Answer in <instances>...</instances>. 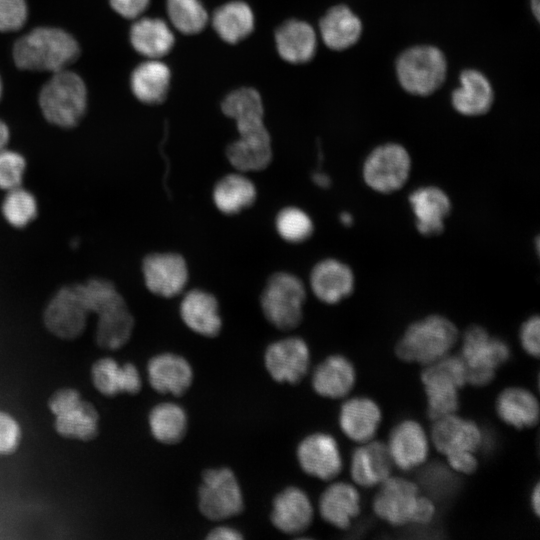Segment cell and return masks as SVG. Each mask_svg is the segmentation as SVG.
<instances>
[{
    "label": "cell",
    "instance_id": "19",
    "mask_svg": "<svg viewBox=\"0 0 540 540\" xmlns=\"http://www.w3.org/2000/svg\"><path fill=\"white\" fill-rule=\"evenodd\" d=\"M310 288L321 302L337 304L353 293L355 275L348 264L334 258L323 259L311 270Z\"/></svg>",
    "mask_w": 540,
    "mask_h": 540
},
{
    "label": "cell",
    "instance_id": "31",
    "mask_svg": "<svg viewBox=\"0 0 540 540\" xmlns=\"http://www.w3.org/2000/svg\"><path fill=\"white\" fill-rule=\"evenodd\" d=\"M360 495L357 489L346 482L329 485L319 499V512L323 520L346 529L360 513Z\"/></svg>",
    "mask_w": 540,
    "mask_h": 540
},
{
    "label": "cell",
    "instance_id": "3",
    "mask_svg": "<svg viewBox=\"0 0 540 540\" xmlns=\"http://www.w3.org/2000/svg\"><path fill=\"white\" fill-rule=\"evenodd\" d=\"M41 111L48 122L62 128L76 126L87 108V89L75 72L63 69L44 84L39 95Z\"/></svg>",
    "mask_w": 540,
    "mask_h": 540
},
{
    "label": "cell",
    "instance_id": "13",
    "mask_svg": "<svg viewBox=\"0 0 540 540\" xmlns=\"http://www.w3.org/2000/svg\"><path fill=\"white\" fill-rule=\"evenodd\" d=\"M264 363L268 373L275 381L295 384L307 374L310 351L302 338H284L267 347Z\"/></svg>",
    "mask_w": 540,
    "mask_h": 540
},
{
    "label": "cell",
    "instance_id": "2",
    "mask_svg": "<svg viewBox=\"0 0 540 540\" xmlns=\"http://www.w3.org/2000/svg\"><path fill=\"white\" fill-rule=\"evenodd\" d=\"M459 339L456 325L433 314L411 323L396 344V355L405 362L429 365L448 355Z\"/></svg>",
    "mask_w": 540,
    "mask_h": 540
},
{
    "label": "cell",
    "instance_id": "22",
    "mask_svg": "<svg viewBox=\"0 0 540 540\" xmlns=\"http://www.w3.org/2000/svg\"><path fill=\"white\" fill-rule=\"evenodd\" d=\"M147 374L155 391L175 396L184 394L193 381L190 363L174 353H162L152 357L147 365Z\"/></svg>",
    "mask_w": 540,
    "mask_h": 540
},
{
    "label": "cell",
    "instance_id": "27",
    "mask_svg": "<svg viewBox=\"0 0 540 540\" xmlns=\"http://www.w3.org/2000/svg\"><path fill=\"white\" fill-rule=\"evenodd\" d=\"M180 316L185 325L199 335L211 338L221 331L217 299L204 290L193 289L185 294L180 304Z\"/></svg>",
    "mask_w": 540,
    "mask_h": 540
},
{
    "label": "cell",
    "instance_id": "37",
    "mask_svg": "<svg viewBox=\"0 0 540 540\" xmlns=\"http://www.w3.org/2000/svg\"><path fill=\"white\" fill-rule=\"evenodd\" d=\"M257 196L253 182L241 173L222 177L213 190V200L224 214L232 215L250 207Z\"/></svg>",
    "mask_w": 540,
    "mask_h": 540
},
{
    "label": "cell",
    "instance_id": "8",
    "mask_svg": "<svg viewBox=\"0 0 540 540\" xmlns=\"http://www.w3.org/2000/svg\"><path fill=\"white\" fill-rule=\"evenodd\" d=\"M412 160L408 150L396 142L375 147L362 165L364 183L373 191L391 194L400 190L408 181Z\"/></svg>",
    "mask_w": 540,
    "mask_h": 540
},
{
    "label": "cell",
    "instance_id": "12",
    "mask_svg": "<svg viewBox=\"0 0 540 540\" xmlns=\"http://www.w3.org/2000/svg\"><path fill=\"white\" fill-rule=\"evenodd\" d=\"M88 310L76 285L64 286L51 298L44 311L46 328L62 339L80 336L87 323Z\"/></svg>",
    "mask_w": 540,
    "mask_h": 540
},
{
    "label": "cell",
    "instance_id": "23",
    "mask_svg": "<svg viewBox=\"0 0 540 540\" xmlns=\"http://www.w3.org/2000/svg\"><path fill=\"white\" fill-rule=\"evenodd\" d=\"M356 448L351 457L353 481L362 487L380 485L391 476L393 461L388 447L381 441H368Z\"/></svg>",
    "mask_w": 540,
    "mask_h": 540
},
{
    "label": "cell",
    "instance_id": "46",
    "mask_svg": "<svg viewBox=\"0 0 540 540\" xmlns=\"http://www.w3.org/2000/svg\"><path fill=\"white\" fill-rule=\"evenodd\" d=\"M150 0H109L111 7L124 18L135 19L148 7Z\"/></svg>",
    "mask_w": 540,
    "mask_h": 540
},
{
    "label": "cell",
    "instance_id": "24",
    "mask_svg": "<svg viewBox=\"0 0 540 540\" xmlns=\"http://www.w3.org/2000/svg\"><path fill=\"white\" fill-rule=\"evenodd\" d=\"M460 85L451 95L453 108L464 116H481L492 107L494 91L491 82L477 69L463 70Z\"/></svg>",
    "mask_w": 540,
    "mask_h": 540
},
{
    "label": "cell",
    "instance_id": "20",
    "mask_svg": "<svg viewBox=\"0 0 540 540\" xmlns=\"http://www.w3.org/2000/svg\"><path fill=\"white\" fill-rule=\"evenodd\" d=\"M393 464L408 471L427 459L429 441L423 427L415 420H403L390 432L387 444Z\"/></svg>",
    "mask_w": 540,
    "mask_h": 540
},
{
    "label": "cell",
    "instance_id": "50",
    "mask_svg": "<svg viewBox=\"0 0 540 540\" xmlns=\"http://www.w3.org/2000/svg\"><path fill=\"white\" fill-rule=\"evenodd\" d=\"M531 507L534 513L538 516L540 513V485L537 483L531 493Z\"/></svg>",
    "mask_w": 540,
    "mask_h": 540
},
{
    "label": "cell",
    "instance_id": "10",
    "mask_svg": "<svg viewBox=\"0 0 540 540\" xmlns=\"http://www.w3.org/2000/svg\"><path fill=\"white\" fill-rule=\"evenodd\" d=\"M49 408L55 415V428L61 436L86 441L97 435L98 413L75 389L56 391L49 400Z\"/></svg>",
    "mask_w": 540,
    "mask_h": 540
},
{
    "label": "cell",
    "instance_id": "42",
    "mask_svg": "<svg viewBox=\"0 0 540 540\" xmlns=\"http://www.w3.org/2000/svg\"><path fill=\"white\" fill-rule=\"evenodd\" d=\"M26 169V160L18 152L0 151V189L9 191L21 186Z\"/></svg>",
    "mask_w": 540,
    "mask_h": 540
},
{
    "label": "cell",
    "instance_id": "48",
    "mask_svg": "<svg viewBox=\"0 0 540 540\" xmlns=\"http://www.w3.org/2000/svg\"><path fill=\"white\" fill-rule=\"evenodd\" d=\"M208 539L211 540H239L242 539V534L231 527L219 526L211 530L208 535Z\"/></svg>",
    "mask_w": 540,
    "mask_h": 540
},
{
    "label": "cell",
    "instance_id": "44",
    "mask_svg": "<svg viewBox=\"0 0 540 540\" xmlns=\"http://www.w3.org/2000/svg\"><path fill=\"white\" fill-rule=\"evenodd\" d=\"M21 430L16 420L0 411V454H10L19 445Z\"/></svg>",
    "mask_w": 540,
    "mask_h": 540
},
{
    "label": "cell",
    "instance_id": "35",
    "mask_svg": "<svg viewBox=\"0 0 540 540\" xmlns=\"http://www.w3.org/2000/svg\"><path fill=\"white\" fill-rule=\"evenodd\" d=\"M170 79L168 66L157 59H150L133 70L130 86L139 101L158 104L164 101L168 93Z\"/></svg>",
    "mask_w": 540,
    "mask_h": 540
},
{
    "label": "cell",
    "instance_id": "15",
    "mask_svg": "<svg viewBox=\"0 0 540 540\" xmlns=\"http://www.w3.org/2000/svg\"><path fill=\"white\" fill-rule=\"evenodd\" d=\"M93 313L98 318L95 338L101 348L116 350L128 342L134 319L118 290L99 303Z\"/></svg>",
    "mask_w": 540,
    "mask_h": 540
},
{
    "label": "cell",
    "instance_id": "9",
    "mask_svg": "<svg viewBox=\"0 0 540 540\" xmlns=\"http://www.w3.org/2000/svg\"><path fill=\"white\" fill-rule=\"evenodd\" d=\"M198 506L203 516L213 521L226 520L242 512V491L231 469L223 467L204 472L198 490Z\"/></svg>",
    "mask_w": 540,
    "mask_h": 540
},
{
    "label": "cell",
    "instance_id": "18",
    "mask_svg": "<svg viewBox=\"0 0 540 540\" xmlns=\"http://www.w3.org/2000/svg\"><path fill=\"white\" fill-rule=\"evenodd\" d=\"M482 439L478 425L456 413L434 420L431 430L433 445L445 457L461 452L475 453L481 446Z\"/></svg>",
    "mask_w": 540,
    "mask_h": 540
},
{
    "label": "cell",
    "instance_id": "36",
    "mask_svg": "<svg viewBox=\"0 0 540 540\" xmlns=\"http://www.w3.org/2000/svg\"><path fill=\"white\" fill-rule=\"evenodd\" d=\"M212 25L221 39L235 44L253 31L254 14L243 1L227 2L214 11Z\"/></svg>",
    "mask_w": 540,
    "mask_h": 540
},
{
    "label": "cell",
    "instance_id": "26",
    "mask_svg": "<svg viewBox=\"0 0 540 540\" xmlns=\"http://www.w3.org/2000/svg\"><path fill=\"white\" fill-rule=\"evenodd\" d=\"M223 113L236 123L239 136H252L266 130L260 94L251 87L229 93L222 102Z\"/></svg>",
    "mask_w": 540,
    "mask_h": 540
},
{
    "label": "cell",
    "instance_id": "5",
    "mask_svg": "<svg viewBox=\"0 0 540 540\" xmlns=\"http://www.w3.org/2000/svg\"><path fill=\"white\" fill-rule=\"evenodd\" d=\"M447 74L444 53L433 45H416L403 51L396 61L401 87L416 96H428L443 84Z\"/></svg>",
    "mask_w": 540,
    "mask_h": 540
},
{
    "label": "cell",
    "instance_id": "17",
    "mask_svg": "<svg viewBox=\"0 0 540 540\" xmlns=\"http://www.w3.org/2000/svg\"><path fill=\"white\" fill-rule=\"evenodd\" d=\"M416 229L424 236H437L444 231L452 210L449 195L440 187L427 185L413 190L408 197Z\"/></svg>",
    "mask_w": 540,
    "mask_h": 540
},
{
    "label": "cell",
    "instance_id": "14",
    "mask_svg": "<svg viewBox=\"0 0 540 540\" xmlns=\"http://www.w3.org/2000/svg\"><path fill=\"white\" fill-rule=\"evenodd\" d=\"M146 287L155 295L170 298L180 294L188 281L185 259L177 253H152L142 262Z\"/></svg>",
    "mask_w": 540,
    "mask_h": 540
},
{
    "label": "cell",
    "instance_id": "38",
    "mask_svg": "<svg viewBox=\"0 0 540 540\" xmlns=\"http://www.w3.org/2000/svg\"><path fill=\"white\" fill-rule=\"evenodd\" d=\"M187 415L176 403L164 402L153 407L149 414V426L153 437L163 444H175L187 431Z\"/></svg>",
    "mask_w": 540,
    "mask_h": 540
},
{
    "label": "cell",
    "instance_id": "41",
    "mask_svg": "<svg viewBox=\"0 0 540 540\" xmlns=\"http://www.w3.org/2000/svg\"><path fill=\"white\" fill-rule=\"evenodd\" d=\"M276 230L280 237L290 243H301L313 233L310 216L300 208H283L276 217Z\"/></svg>",
    "mask_w": 540,
    "mask_h": 540
},
{
    "label": "cell",
    "instance_id": "45",
    "mask_svg": "<svg viewBox=\"0 0 540 540\" xmlns=\"http://www.w3.org/2000/svg\"><path fill=\"white\" fill-rule=\"evenodd\" d=\"M522 348L531 356L538 357L540 353V319L533 315L523 322L519 332Z\"/></svg>",
    "mask_w": 540,
    "mask_h": 540
},
{
    "label": "cell",
    "instance_id": "32",
    "mask_svg": "<svg viewBox=\"0 0 540 540\" xmlns=\"http://www.w3.org/2000/svg\"><path fill=\"white\" fill-rule=\"evenodd\" d=\"M91 375L95 388L105 396L134 394L141 389L140 374L132 363L120 365L112 358H102L93 364Z\"/></svg>",
    "mask_w": 540,
    "mask_h": 540
},
{
    "label": "cell",
    "instance_id": "4",
    "mask_svg": "<svg viewBox=\"0 0 540 540\" xmlns=\"http://www.w3.org/2000/svg\"><path fill=\"white\" fill-rule=\"evenodd\" d=\"M421 380L431 420L456 413L459 408L458 391L467 383L466 368L460 355L448 354L426 365Z\"/></svg>",
    "mask_w": 540,
    "mask_h": 540
},
{
    "label": "cell",
    "instance_id": "21",
    "mask_svg": "<svg viewBox=\"0 0 540 540\" xmlns=\"http://www.w3.org/2000/svg\"><path fill=\"white\" fill-rule=\"evenodd\" d=\"M313 515L308 495L298 487H287L273 500L271 521L285 534L303 533L312 523Z\"/></svg>",
    "mask_w": 540,
    "mask_h": 540
},
{
    "label": "cell",
    "instance_id": "49",
    "mask_svg": "<svg viewBox=\"0 0 540 540\" xmlns=\"http://www.w3.org/2000/svg\"><path fill=\"white\" fill-rule=\"evenodd\" d=\"M312 181L315 185L320 188H328L331 185V179L328 174L322 171H314L311 176Z\"/></svg>",
    "mask_w": 540,
    "mask_h": 540
},
{
    "label": "cell",
    "instance_id": "39",
    "mask_svg": "<svg viewBox=\"0 0 540 540\" xmlns=\"http://www.w3.org/2000/svg\"><path fill=\"white\" fill-rule=\"evenodd\" d=\"M167 14L172 25L186 35L201 32L208 22L200 0H167Z\"/></svg>",
    "mask_w": 540,
    "mask_h": 540
},
{
    "label": "cell",
    "instance_id": "25",
    "mask_svg": "<svg viewBox=\"0 0 540 540\" xmlns=\"http://www.w3.org/2000/svg\"><path fill=\"white\" fill-rule=\"evenodd\" d=\"M324 44L335 51L354 46L362 36L363 24L354 11L344 4L331 7L319 22Z\"/></svg>",
    "mask_w": 540,
    "mask_h": 540
},
{
    "label": "cell",
    "instance_id": "53",
    "mask_svg": "<svg viewBox=\"0 0 540 540\" xmlns=\"http://www.w3.org/2000/svg\"><path fill=\"white\" fill-rule=\"evenodd\" d=\"M530 6L535 18L538 20L540 11V0H530Z\"/></svg>",
    "mask_w": 540,
    "mask_h": 540
},
{
    "label": "cell",
    "instance_id": "33",
    "mask_svg": "<svg viewBox=\"0 0 540 540\" xmlns=\"http://www.w3.org/2000/svg\"><path fill=\"white\" fill-rule=\"evenodd\" d=\"M496 412L502 421L514 428H530L539 420V403L529 390L509 387L498 395Z\"/></svg>",
    "mask_w": 540,
    "mask_h": 540
},
{
    "label": "cell",
    "instance_id": "51",
    "mask_svg": "<svg viewBox=\"0 0 540 540\" xmlns=\"http://www.w3.org/2000/svg\"><path fill=\"white\" fill-rule=\"evenodd\" d=\"M10 138L9 128L4 121L0 119V151L5 149Z\"/></svg>",
    "mask_w": 540,
    "mask_h": 540
},
{
    "label": "cell",
    "instance_id": "6",
    "mask_svg": "<svg viewBox=\"0 0 540 540\" xmlns=\"http://www.w3.org/2000/svg\"><path fill=\"white\" fill-rule=\"evenodd\" d=\"M460 357L466 368L467 383L485 386L493 381L496 370L509 359L510 348L484 327L471 325L463 334Z\"/></svg>",
    "mask_w": 540,
    "mask_h": 540
},
{
    "label": "cell",
    "instance_id": "34",
    "mask_svg": "<svg viewBox=\"0 0 540 540\" xmlns=\"http://www.w3.org/2000/svg\"><path fill=\"white\" fill-rule=\"evenodd\" d=\"M174 35L168 24L159 18H141L130 29L132 47L149 59H158L170 52Z\"/></svg>",
    "mask_w": 540,
    "mask_h": 540
},
{
    "label": "cell",
    "instance_id": "7",
    "mask_svg": "<svg viewBox=\"0 0 540 540\" xmlns=\"http://www.w3.org/2000/svg\"><path fill=\"white\" fill-rule=\"evenodd\" d=\"M305 300L306 288L302 280L287 272H277L269 277L260 304L268 322L286 331L300 324Z\"/></svg>",
    "mask_w": 540,
    "mask_h": 540
},
{
    "label": "cell",
    "instance_id": "28",
    "mask_svg": "<svg viewBox=\"0 0 540 540\" xmlns=\"http://www.w3.org/2000/svg\"><path fill=\"white\" fill-rule=\"evenodd\" d=\"M382 413L372 399L355 397L345 401L339 413V425L351 440L365 443L375 436Z\"/></svg>",
    "mask_w": 540,
    "mask_h": 540
},
{
    "label": "cell",
    "instance_id": "47",
    "mask_svg": "<svg viewBox=\"0 0 540 540\" xmlns=\"http://www.w3.org/2000/svg\"><path fill=\"white\" fill-rule=\"evenodd\" d=\"M449 467L458 473L471 474L478 466V461L472 452H461L446 456Z\"/></svg>",
    "mask_w": 540,
    "mask_h": 540
},
{
    "label": "cell",
    "instance_id": "52",
    "mask_svg": "<svg viewBox=\"0 0 540 540\" xmlns=\"http://www.w3.org/2000/svg\"><path fill=\"white\" fill-rule=\"evenodd\" d=\"M339 220L345 227H350L354 221L352 214L347 211L340 213Z\"/></svg>",
    "mask_w": 540,
    "mask_h": 540
},
{
    "label": "cell",
    "instance_id": "40",
    "mask_svg": "<svg viewBox=\"0 0 540 540\" xmlns=\"http://www.w3.org/2000/svg\"><path fill=\"white\" fill-rule=\"evenodd\" d=\"M1 210L11 226L24 228L37 216V201L31 192L19 186L7 191Z\"/></svg>",
    "mask_w": 540,
    "mask_h": 540
},
{
    "label": "cell",
    "instance_id": "29",
    "mask_svg": "<svg viewBox=\"0 0 540 540\" xmlns=\"http://www.w3.org/2000/svg\"><path fill=\"white\" fill-rule=\"evenodd\" d=\"M356 371L343 355H330L313 372L312 386L317 394L330 399L346 396L354 387Z\"/></svg>",
    "mask_w": 540,
    "mask_h": 540
},
{
    "label": "cell",
    "instance_id": "1",
    "mask_svg": "<svg viewBox=\"0 0 540 540\" xmlns=\"http://www.w3.org/2000/svg\"><path fill=\"white\" fill-rule=\"evenodd\" d=\"M79 54L75 38L56 27H37L19 38L13 47L16 66L30 71H61Z\"/></svg>",
    "mask_w": 540,
    "mask_h": 540
},
{
    "label": "cell",
    "instance_id": "30",
    "mask_svg": "<svg viewBox=\"0 0 540 540\" xmlns=\"http://www.w3.org/2000/svg\"><path fill=\"white\" fill-rule=\"evenodd\" d=\"M275 42L281 58L293 64L310 61L317 49V36L313 27L296 19L288 20L278 27Z\"/></svg>",
    "mask_w": 540,
    "mask_h": 540
},
{
    "label": "cell",
    "instance_id": "11",
    "mask_svg": "<svg viewBox=\"0 0 540 540\" xmlns=\"http://www.w3.org/2000/svg\"><path fill=\"white\" fill-rule=\"evenodd\" d=\"M418 486L401 477H389L380 484L373 500L374 513L393 526L414 522L420 500Z\"/></svg>",
    "mask_w": 540,
    "mask_h": 540
},
{
    "label": "cell",
    "instance_id": "54",
    "mask_svg": "<svg viewBox=\"0 0 540 540\" xmlns=\"http://www.w3.org/2000/svg\"><path fill=\"white\" fill-rule=\"evenodd\" d=\"M2 90H3V86H2V80H1V77H0V99H1V96H2Z\"/></svg>",
    "mask_w": 540,
    "mask_h": 540
},
{
    "label": "cell",
    "instance_id": "16",
    "mask_svg": "<svg viewBox=\"0 0 540 540\" xmlns=\"http://www.w3.org/2000/svg\"><path fill=\"white\" fill-rule=\"evenodd\" d=\"M297 458L304 472L324 481L334 479L343 466L337 441L323 432L305 437L298 445Z\"/></svg>",
    "mask_w": 540,
    "mask_h": 540
},
{
    "label": "cell",
    "instance_id": "43",
    "mask_svg": "<svg viewBox=\"0 0 540 540\" xmlns=\"http://www.w3.org/2000/svg\"><path fill=\"white\" fill-rule=\"evenodd\" d=\"M28 17L26 0H0V31L19 30Z\"/></svg>",
    "mask_w": 540,
    "mask_h": 540
}]
</instances>
